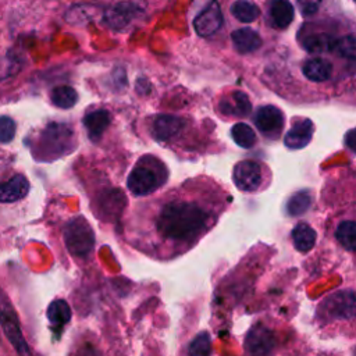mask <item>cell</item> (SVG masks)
<instances>
[{"label":"cell","mask_w":356,"mask_h":356,"mask_svg":"<svg viewBox=\"0 0 356 356\" xmlns=\"http://www.w3.org/2000/svg\"><path fill=\"white\" fill-rule=\"evenodd\" d=\"M213 212L195 201L171 199L156 212L152 229L135 247L152 258L166 260L191 249L213 226Z\"/></svg>","instance_id":"6da1fadb"},{"label":"cell","mask_w":356,"mask_h":356,"mask_svg":"<svg viewBox=\"0 0 356 356\" xmlns=\"http://www.w3.org/2000/svg\"><path fill=\"white\" fill-rule=\"evenodd\" d=\"M145 6L146 3L143 0H120L106 9L103 21L112 30L123 33L143 16Z\"/></svg>","instance_id":"7a4b0ae2"},{"label":"cell","mask_w":356,"mask_h":356,"mask_svg":"<svg viewBox=\"0 0 356 356\" xmlns=\"http://www.w3.org/2000/svg\"><path fill=\"white\" fill-rule=\"evenodd\" d=\"M64 242L71 255L85 258L92 252L95 245L94 230L84 217H75L66 226Z\"/></svg>","instance_id":"3957f363"},{"label":"cell","mask_w":356,"mask_h":356,"mask_svg":"<svg viewBox=\"0 0 356 356\" xmlns=\"http://www.w3.org/2000/svg\"><path fill=\"white\" fill-rule=\"evenodd\" d=\"M73 139V131L63 124H51L41 136V157L55 159L62 156L69 149Z\"/></svg>","instance_id":"277c9868"},{"label":"cell","mask_w":356,"mask_h":356,"mask_svg":"<svg viewBox=\"0 0 356 356\" xmlns=\"http://www.w3.org/2000/svg\"><path fill=\"white\" fill-rule=\"evenodd\" d=\"M319 314L324 320H349L355 316L353 291H339L326 298L319 306Z\"/></svg>","instance_id":"5b68a950"},{"label":"cell","mask_w":356,"mask_h":356,"mask_svg":"<svg viewBox=\"0 0 356 356\" xmlns=\"http://www.w3.org/2000/svg\"><path fill=\"white\" fill-rule=\"evenodd\" d=\"M0 324L20 356H31L30 346L23 337L19 317L8 301H0Z\"/></svg>","instance_id":"8992f818"},{"label":"cell","mask_w":356,"mask_h":356,"mask_svg":"<svg viewBox=\"0 0 356 356\" xmlns=\"http://www.w3.org/2000/svg\"><path fill=\"white\" fill-rule=\"evenodd\" d=\"M163 178H159L153 168L139 164L131 171L127 186L135 197H145L154 193L163 184Z\"/></svg>","instance_id":"52a82bcc"},{"label":"cell","mask_w":356,"mask_h":356,"mask_svg":"<svg viewBox=\"0 0 356 356\" xmlns=\"http://www.w3.org/2000/svg\"><path fill=\"white\" fill-rule=\"evenodd\" d=\"M233 180L241 191L253 193L259 190L263 180L260 164L253 160H242L237 163L233 172Z\"/></svg>","instance_id":"ba28073f"},{"label":"cell","mask_w":356,"mask_h":356,"mask_svg":"<svg viewBox=\"0 0 356 356\" xmlns=\"http://www.w3.org/2000/svg\"><path fill=\"white\" fill-rule=\"evenodd\" d=\"M276 345L274 334L262 324L252 327L245 337V349L251 356H270Z\"/></svg>","instance_id":"9c48e42d"},{"label":"cell","mask_w":356,"mask_h":356,"mask_svg":"<svg viewBox=\"0 0 356 356\" xmlns=\"http://www.w3.org/2000/svg\"><path fill=\"white\" fill-rule=\"evenodd\" d=\"M223 26V13L220 5L213 0L212 3L208 5L205 10H202L197 19L194 20V27L198 35L206 38L216 34L220 27Z\"/></svg>","instance_id":"30bf717a"},{"label":"cell","mask_w":356,"mask_h":356,"mask_svg":"<svg viewBox=\"0 0 356 356\" xmlns=\"http://www.w3.org/2000/svg\"><path fill=\"white\" fill-rule=\"evenodd\" d=\"M255 125L263 134H280L284 127V114L276 106H263L256 112Z\"/></svg>","instance_id":"8fae6325"},{"label":"cell","mask_w":356,"mask_h":356,"mask_svg":"<svg viewBox=\"0 0 356 356\" xmlns=\"http://www.w3.org/2000/svg\"><path fill=\"white\" fill-rule=\"evenodd\" d=\"M186 125V121L180 117L170 116V114H161L157 116L152 125V135L157 141H168L172 136H175Z\"/></svg>","instance_id":"7c38bea8"},{"label":"cell","mask_w":356,"mask_h":356,"mask_svg":"<svg viewBox=\"0 0 356 356\" xmlns=\"http://www.w3.org/2000/svg\"><path fill=\"white\" fill-rule=\"evenodd\" d=\"M313 132H314L313 123L309 118H302L296 121L292 125V128L287 132L284 138V143L287 148L294 150L302 149L310 143Z\"/></svg>","instance_id":"4fadbf2b"},{"label":"cell","mask_w":356,"mask_h":356,"mask_svg":"<svg viewBox=\"0 0 356 356\" xmlns=\"http://www.w3.org/2000/svg\"><path fill=\"white\" fill-rule=\"evenodd\" d=\"M30 183L21 174L15 175L8 183L0 184V202L12 204L17 202L28 195Z\"/></svg>","instance_id":"5bb4252c"},{"label":"cell","mask_w":356,"mask_h":356,"mask_svg":"<svg viewBox=\"0 0 356 356\" xmlns=\"http://www.w3.org/2000/svg\"><path fill=\"white\" fill-rule=\"evenodd\" d=\"M220 110L226 116H234V117H245L252 110V103L249 98L241 92L234 91L229 96L223 98L220 102Z\"/></svg>","instance_id":"9a60e30c"},{"label":"cell","mask_w":356,"mask_h":356,"mask_svg":"<svg viewBox=\"0 0 356 356\" xmlns=\"http://www.w3.org/2000/svg\"><path fill=\"white\" fill-rule=\"evenodd\" d=\"M231 39L234 44V48L242 53H253L262 46V38L260 35L252 30V28H240L231 34Z\"/></svg>","instance_id":"2e32d148"},{"label":"cell","mask_w":356,"mask_h":356,"mask_svg":"<svg viewBox=\"0 0 356 356\" xmlns=\"http://www.w3.org/2000/svg\"><path fill=\"white\" fill-rule=\"evenodd\" d=\"M295 10L288 0H273L270 5V20L274 28L284 30L294 21Z\"/></svg>","instance_id":"e0dca14e"},{"label":"cell","mask_w":356,"mask_h":356,"mask_svg":"<svg viewBox=\"0 0 356 356\" xmlns=\"http://www.w3.org/2000/svg\"><path fill=\"white\" fill-rule=\"evenodd\" d=\"M109 124H110V113L103 109L94 110L88 113L84 118V125L92 141L100 139L103 132L109 127Z\"/></svg>","instance_id":"ac0fdd59"},{"label":"cell","mask_w":356,"mask_h":356,"mask_svg":"<svg viewBox=\"0 0 356 356\" xmlns=\"http://www.w3.org/2000/svg\"><path fill=\"white\" fill-rule=\"evenodd\" d=\"M303 74L309 81L326 82L331 78L332 64L328 60L320 57L310 59L303 64Z\"/></svg>","instance_id":"d6986e66"},{"label":"cell","mask_w":356,"mask_h":356,"mask_svg":"<svg viewBox=\"0 0 356 356\" xmlns=\"http://www.w3.org/2000/svg\"><path fill=\"white\" fill-rule=\"evenodd\" d=\"M291 238H292L295 249L302 252V253H306V252H309L314 247L317 234H316V231L309 224L299 223L292 230Z\"/></svg>","instance_id":"ffe728a7"},{"label":"cell","mask_w":356,"mask_h":356,"mask_svg":"<svg viewBox=\"0 0 356 356\" xmlns=\"http://www.w3.org/2000/svg\"><path fill=\"white\" fill-rule=\"evenodd\" d=\"M48 320L53 328L60 330L71 320V308L64 299L53 301L48 308Z\"/></svg>","instance_id":"44dd1931"},{"label":"cell","mask_w":356,"mask_h":356,"mask_svg":"<svg viewBox=\"0 0 356 356\" xmlns=\"http://www.w3.org/2000/svg\"><path fill=\"white\" fill-rule=\"evenodd\" d=\"M334 45L335 38H332L328 34H312L306 37L302 42V46L306 49V52L314 55L334 52Z\"/></svg>","instance_id":"7402d4cb"},{"label":"cell","mask_w":356,"mask_h":356,"mask_svg":"<svg viewBox=\"0 0 356 356\" xmlns=\"http://www.w3.org/2000/svg\"><path fill=\"white\" fill-rule=\"evenodd\" d=\"M231 15L238 21L249 24L259 19L260 10L255 3L248 2V0H237V2L231 6Z\"/></svg>","instance_id":"603a6c76"},{"label":"cell","mask_w":356,"mask_h":356,"mask_svg":"<svg viewBox=\"0 0 356 356\" xmlns=\"http://www.w3.org/2000/svg\"><path fill=\"white\" fill-rule=\"evenodd\" d=\"M51 99H52V103L60 109H71L78 100V94L74 88L62 85L52 91Z\"/></svg>","instance_id":"cb8c5ba5"},{"label":"cell","mask_w":356,"mask_h":356,"mask_svg":"<svg viewBox=\"0 0 356 356\" xmlns=\"http://www.w3.org/2000/svg\"><path fill=\"white\" fill-rule=\"evenodd\" d=\"M231 136H233L234 142L244 149H249L256 143V134H255L253 128H251L245 123H238V124L233 125Z\"/></svg>","instance_id":"d4e9b609"},{"label":"cell","mask_w":356,"mask_h":356,"mask_svg":"<svg viewBox=\"0 0 356 356\" xmlns=\"http://www.w3.org/2000/svg\"><path fill=\"white\" fill-rule=\"evenodd\" d=\"M355 234H356L355 222L345 220L337 227L335 238L346 251L353 252V249H355Z\"/></svg>","instance_id":"484cf974"},{"label":"cell","mask_w":356,"mask_h":356,"mask_svg":"<svg viewBox=\"0 0 356 356\" xmlns=\"http://www.w3.org/2000/svg\"><path fill=\"white\" fill-rule=\"evenodd\" d=\"M312 205V197L308 191H301L294 194L288 202H287V212L290 216H301L305 212H308V209Z\"/></svg>","instance_id":"4316f807"},{"label":"cell","mask_w":356,"mask_h":356,"mask_svg":"<svg viewBox=\"0 0 356 356\" xmlns=\"http://www.w3.org/2000/svg\"><path fill=\"white\" fill-rule=\"evenodd\" d=\"M212 353V339L208 332L198 334L190 344V356H211Z\"/></svg>","instance_id":"83f0119b"},{"label":"cell","mask_w":356,"mask_h":356,"mask_svg":"<svg viewBox=\"0 0 356 356\" xmlns=\"http://www.w3.org/2000/svg\"><path fill=\"white\" fill-rule=\"evenodd\" d=\"M355 38L353 35H348L344 37L341 39H335V45H334V52L338 53L341 57L345 59H355Z\"/></svg>","instance_id":"f1b7e54d"},{"label":"cell","mask_w":356,"mask_h":356,"mask_svg":"<svg viewBox=\"0 0 356 356\" xmlns=\"http://www.w3.org/2000/svg\"><path fill=\"white\" fill-rule=\"evenodd\" d=\"M16 136V123L12 117L0 116V142L9 143Z\"/></svg>","instance_id":"f546056e"},{"label":"cell","mask_w":356,"mask_h":356,"mask_svg":"<svg viewBox=\"0 0 356 356\" xmlns=\"http://www.w3.org/2000/svg\"><path fill=\"white\" fill-rule=\"evenodd\" d=\"M320 3L321 0H298V5H299V9H301V13L305 16V17H309V16H313L317 13L319 8H320Z\"/></svg>","instance_id":"4dcf8cb0"},{"label":"cell","mask_w":356,"mask_h":356,"mask_svg":"<svg viewBox=\"0 0 356 356\" xmlns=\"http://www.w3.org/2000/svg\"><path fill=\"white\" fill-rule=\"evenodd\" d=\"M77 356H96V355H95V350L92 348H85V349L78 350Z\"/></svg>","instance_id":"1f68e13d"},{"label":"cell","mask_w":356,"mask_h":356,"mask_svg":"<svg viewBox=\"0 0 356 356\" xmlns=\"http://www.w3.org/2000/svg\"><path fill=\"white\" fill-rule=\"evenodd\" d=\"M353 135H355V131L353 130H350L349 132H348V136H346V139H348V145H349V148L353 150L355 149V146H353Z\"/></svg>","instance_id":"d6a6232c"}]
</instances>
